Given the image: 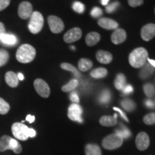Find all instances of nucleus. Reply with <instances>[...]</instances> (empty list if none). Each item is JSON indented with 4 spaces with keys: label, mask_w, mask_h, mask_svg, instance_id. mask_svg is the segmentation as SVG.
<instances>
[{
    "label": "nucleus",
    "mask_w": 155,
    "mask_h": 155,
    "mask_svg": "<svg viewBox=\"0 0 155 155\" xmlns=\"http://www.w3.org/2000/svg\"><path fill=\"white\" fill-rule=\"evenodd\" d=\"M147 61H148V63H150L152 67L155 68V61H154V60H152V59H150V58H148V59H147Z\"/></svg>",
    "instance_id": "nucleus-47"
},
{
    "label": "nucleus",
    "mask_w": 155,
    "mask_h": 155,
    "mask_svg": "<svg viewBox=\"0 0 155 155\" xmlns=\"http://www.w3.org/2000/svg\"><path fill=\"white\" fill-rule=\"evenodd\" d=\"M82 113L83 109L78 104H72L68 108V116L69 119L73 121L83 123Z\"/></svg>",
    "instance_id": "nucleus-7"
},
{
    "label": "nucleus",
    "mask_w": 155,
    "mask_h": 155,
    "mask_svg": "<svg viewBox=\"0 0 155 155\" xmlns=\"http://www.w3.org/2000/svg\"><path fill=\"white\" fill-rule=\"evenodd\" d=\"M101 40L100 35L96 32H91L86 37V42L88 46H94L96 45Z\"/></svg>",
    "instance_id": "nucleus-19"
},
{
    "label": "nucleus",
    "mask_w": 155,
    "mask_h": 155,
    "mask_svg": "<svg viewBox=\"0 0 155 155\" xmlns=\"http://www.w3.org/2000/svg\"><path fill=\"white\" fill-rule=\"evenodd\" d=\"M111 98V92L108 90H107V89H106V90L103 91L101 93L98 100H99V102L101 104H107V103L110 101Z\"/></svg>",
    "instance_id": "nucleus-29"
},
{
    "label": "nucleus",
    "mask_w": 155,
    "mask_h": 155,
    "mask_svg": "<svg viewBox=\"0 0 155 155\" xmlns=\"http://www.w3.org/2000/svg\"><path fill=\"white\" fill-rule=\"evenodd\" d=\"M10 109V106L2 98H0V114L5 115L7 114Z\"/></svg>",
    "instance_id": "nucleus-31"
},
{
    "label": "nucleus",
    "mask_w": 155,
    "mask_h": 155,
    "mask_svg": "<svg viewBox=\"0 0 155 155\" xmlns=\"http://www.w3.org/2000/svg\"><path fill=\"white\" fill-rule=\"evenodd\" d=\"M108 74V71L104 68H98L91 72V76L94 78H103Z\"/></svg>",
    "instance_id": "nucleus-24"
},
{
    "label": "nucleus",
    "mask_w": 155,
    "mask_h": 155,
    "mask_svg": "<svg viewBox=\"0 0 155 155\" xmlns=\"http://www.w3.org/2000/svg\"><path fill=\"white\" fill-rule=\"evenodd\" d=\"M0 41L7 45H15L17 42V39L14 35L2 34L0 35Z\"/></svg>",
    "instance_id": "nucleus-18"
},
{
    "label": "nucleus",
    "mask_w": 155,
    "mask_h": 155,
    "mask_svg": "<svg viewBox=\"0 0 155 155\" xmlns=\"http://www.w3.org/2000/svg\"><path fill=\"white\" fill-rule=\"evenodd\" d=\"M78 86V81L77 79H73L69 83L62 87V91L63 92H70L74 90Z\"/></svg>",
    "instance_id": "nucleus-28"
},
{
    "label": "nucleus",
    "mask_w": 155,
    "mask_h": 155,
    "mask_svg": "<svg viewBox=\"0 0 155 155\" xmlns=\"http://www.w3.org/2000/svg\"><path fill=\"white\" fill-rule=\"evenodd\" d=\"M86 155H101L100 147L97 144H89L85 147Z\"/></svg>",
    "instance_id": "nucleus-21"
},
{
    "label": "nucleus",
    "mask_w": 155,
    "mask_h": 155,
    "mask_svg": "<svg viewBox=\"0 0 155 155\" xmlns=\"http://www.w3.org/2000/svg\"><path fill=\"white\" fill-rule=\"evenodd\" d=\"M35 119V117L34 116L28 115V116H27V117H26V121H29V123H30V124L33 123Z\"/></svg>",
    "instance_id": "nucleus-44"
},
{
    "label": "nucleus",
    "mask_w": 155,
    "mask_h": 155,
    "mask_svg": "<svg viewBox=\"0 0 155 155\" xmlns=\"http://www.w3.org/2000/svg\"><path fill=\"white\" fill-rule=\"evenodd\" d=\"M9 150L18 154L22 152V148L16 139H12L9 136L4 135L0 138V152H5Z\"/></svg>",
    "instance_id": "nucleus-3"
},
{
    "label": "nucleus",
    "mask_w": 155,
    "mask_h": 155,
    "mask_svg": "<svg viewBox=\"0 0 155 155\" xmlns=\"http://www.w3.org/2000/svg\"><path fill=\"white\" fill-rule=\"evenodd\" d=\"M119 5V2H113V3L109 4V5H108L107 6H106V12L107 13L114 12L118 8Z\"/></svg>",
    "instance_id": "nucleus-36"
},
{
    "label": "nucleus",
    "mask_w": 155,
    "mask_h": 155,
    "mask_svg": "<svg viewBox=\"0 0 155 155\" xmlns=\"http://www.w3.org/2000/svg\"><path fill=\"white\" fill-rule=\"evenodd\" d=\"M32 5L29 2H22L20 3L18 9V15L19 17L22 19L30 18L33 12Z\"/></svg>",
    "instance_id": "nucleus-11"
},
{
    "label": "nucleus",
    "mask_w": 155,
    "mask_h": 155,
    "mask_svg": "<svg viewBox=\"0 0 155 155\" xmlns=\"http://www.w3.org/2000/svg\"><path fill=\"white\" fill-rule=\"evenodd\" d=\"M30 129L22 123H15L12 126V132L15 138L21 141L27 140L30 135H29Z\"/></svg>",
    "instance_id": "nucleus-6"
},
{
    "label": "nucleus",
    "mask_w": 155,
    "mask_h": 155,
    "mask_svg": "<svg viewBox=\"0 0 155 155\" xmlns=\"http://www.w3.org/2000/svg\"><path fill=\"white\" fill-rule=\"evenodd\" d=\"M128 3L129 5L132 7H137L139 6L143 5L144 1L143 0H128Z\"/></svg>",
    "instance_id": "nucleus-38"
},
{
    "label": "nucleus",
    "mask_w": 155,
    "mask_h": 155,
    "mask_svg": "<svg viewBox=\"0 0 155 155\" xmlns=\"http://www.w3.org/2000/svg\"><path fill=\"white\" fill-rule=\"evenodd\" d=\"M108 1H109V0H101V4L104 6L107 5Z\"/></svg>",
    "instance_id": "nucleus-49"
},
{
    "label": "nucleus",
    "mask_w": 155,
    "mask_h": 155,
    "mask_svg": "<svg viewBox=\"0 0 155 155\" xmlns=\"http://www.w3.org/2000/svg\"><path fill=\"white\" fill-rule=\"evenodd\" d=\"M140 73H139V76H140L141 78L142 79H146L147 78L151 76L154 73V67H152V65H150V63H145L144 66L141 67Z\"/></svg>",
    "instance_id": "nucleus-20"
},
{
    "label": "nucleus",
    "mask_w": 155,
    "mask_h": 155,
    "mask_svg": "<svg viewBox=\"0 0 155 155\" xmlns=\"http://www.w3.org/2000/svg\"><path fill=\"white\" fill-rule=\"evenodd\" d=\"M111 42L115 45L121 44L127 39V32L121 28L116 29L111 37Z\"/></svg>",
    "instance_id": "nucleus-14"
},
{
    "label": "nucleus",
    "mask_w": 155,
    "mask_h": 155,
    "mask_svg": "<svg viewBox=\"0 0 155 155\" xmlns=\"http://www.w3.org/2000/svg\"><path fill=\"white\" fill-rule=\"evenodd\" d=\"M72 7L73 10L76 12L77 13H79V14H82L85 10L84 5H83V3L80 2H75L73 4Z\"/></svg>",
    "instance_id": "nucleus-35"
},
{
    "label": "nucleus",
    "mask_w": 155,
    "mask_h": 155,
    "mask_svg": "<svg viewBox=\"0 0 155 155\" xmlns=\"http://www.w3.org/2000/svg\"><path fill=\"white\" fill-rule=\"evenodd\" d=\"M99 122L104 127H114L117 123V120L113 116H104L101 118Z\"/></svg>",
    "instance_id": "nucleus-22"
},
{
    "label": "nucleus",
    "mask_w": 155,
    "mask_h": 155,
    "mask_svg": "<svg viewBox=\"0 0 155 155\" xmlns=\"http://www.w3.org/2000/svg\"><path fill=\"white\" fill-rule=\"evenodd\" d=\"M48 22L50 30L53 33H61L64 30V23L60 17L54 16V15H50L48 17Z\"/></svg>",
    "instance_id": "nucleus-8"
},
{
    "label": "nucleus",
    "mask_w": 155,
    "mask_h": 155,
    "mask_svg": "<svg viewBox=\"0 0 155 155\" xmlns=\"http://www.w3.org/2000/svg\"><path fill=\"white\" fill-rule=\"evenodd\" d=\"M5 33H6L5 25H4L2 22H0V35L2 34H5Z\"/></svg>",
    "instance_id": "nucleus-45"
},
{
    "label": "nucleus",
    "mask_w": 155,
    "mask_h": 155,
    "mask_svg": "<svg viewBox=\"0 0 155 155\" xmlns=\"http://www.w3.org/2000/svg\"><path fill=\"white\" fill-rule=\"evenodd\" d=\"M98 25L101 28L106 29V30H116L119 26L118 23L114 19L105 18V17L99 19V20L98 21Z\"/></svg>",
    "instance_id": "nucleus-15"
},
{
    "label": "nucleus",
    "mask_w": 155,
    "mask_h": 155,
    "mask_svg": "<svg viewBox=\"0 0 155 155\" xmlns=\"http://www.w3.org/2000/svg\"><path fill=\"white\" fill-rule=\"evenodd\" d=\"M141 37L144 41H150L155 37V24L144 25L141 30Z\"/></svg>",
    "instance_id": "nucleus-13"
},
{
    "label": "nucleus",
    "mask_w": 155,
    "mask_h": 155,
    "mask_svg": "<svg viewBox=\"0 0 155 155\" xmlns=\"http://www.w3.org/2000/svg\"><path fill=\"white\" fill-rule=\"evenodd\" d=\"M150 137L145 132H140L138 134L136 138V145L137 149L140 151L146 150L150 146Z\"/></svg>",
    "instance_id": "nucleus-12"
},
{
    "label": "nucleus",
    "mask_w": 155,
    "mask_h": 155,
    "mask_svg": "<svg viewBox=\"0 0 155 155\" xmlns=\"http://www.w3.org/2000/svg\"><path fill=\"white\" fill-rule=\"evenodd\" d=\"M93 67V63L91 60L82 58L78 62V68L82 72H86Z\"/></svg>",
    "instance_id": "nucleus-23"
},
{
    "label": "nucleus",
    "mask_w": 155,
    "mask_h": 155,
    "mask_svg": "<svg viewBox=\"0 0 155 155\" xmlns=\"http://www.w3.org/2000/svg\"><path fill=\"white\" fill-rule=\"evenodd\" d=\"M6 83L12 88H15L18 86L19 79L16 73L12 71H8L5 75Z\"/></svg>",
    "instance_id": "nucleus-17"
},
{
    "label": "nucleus",
    "mask_w": 155,
    "mask_h": 155,
    "mask_svg": "<svg viewBox=\"0 0 155 155\" xmlns=\"http://www.w3.org/2000/svg\"><path fill=\"white\" fill-rule=\"evenodd\" d=\"M36 50L29 44H23L17 50L16 58L17 61L22 63H28L35 59Z\"/></svg>",
    "instance_id": "nucleus-2"
},
{
    "label": "nucleus",
    "mask_w": 155,
    "mask_h": 155,
    "mask_svg": "<svg viewBox=\"0 0 155 155\" xmlns=\"http://www.w3.org/2000/svg\"><path fill=\"white\" fill-rule=\"evenodd\" d=\"M126 85V77L125 75L122 73H119L117 75L116 78L115 82H114V86L115 88L119 91H122L124 87Z\"/></svg>",
    "instance_id": "nucleus-25"
},
{
    "label": "nucleus",
    "mask_w": 155,
    "mask_h": 155,
    "mask_svg": "<svg viewBox=\"0 0 155 155\" xmlns=\"http://www.w3.org/2000/svg\"><path fill=\"white\" fill-rule=\"evenodd\" d=\"M61 67L62 69L72 72L73 73V75H74V76L76 78H79L81 77V73H79L78 70L75 66H73V65H71V64L63 63L61 65Z\"/></svg>",
    "instance_id": "nucleus-26"
},
{
    "label": "nucleus",
    "mask_w": 155,
    "mask_h": 155,
    "mask_svg": "<svg viewBox=\"0 0 155 155\" xmlns=\"http://www.w3.org/2000/svg\"><path fill=\"white\" fill-rule=\"evenodd\" d=\"M144 124L147 125H153L155 124V113L147 114L143 119Z\"/></svg>",
    "instance_id": "nucleus-34"
},
{
    "label": "nucleus",
    "mask_w": 155,
    "mask_h": 155,
    "mask_svg": "<svg viewBox=\"0 0 155 155\" xmlns=\"http://www.w3.org/2000/svg\"><path fill=\"white\" fill-rule=\"evenodd\" d=\"M82 37V31L80 28H74L71 29L64 35L63 40L67 43H72L80 40Z\"/></svg>",
    "instance_id": "nucleus-10"
},
{
    "label": "nucleus",
    "mask_w": 155,
    "mask_h": 155,
    "mask_svg": "<svg viewBox=\"0 0 155 155\" xmlns=\"http://www.w3.org/2000/svg\"><path fill=\"white\" fill-rule=\"evenodd\" d=\"M116 133L121 136L123 139H128L130 137L131 132L127 127H125L124 126H121L120 129L116 130Z\"/></svg>",
    "instance_id": "nucleus-30"
},
{
    "label": "nucleus",
    "mask_w": 155,
    "mask_h": 155,
    "mask_svg": "<svg viewBox=\"0 0 155 155\" xmlns=\"http://www.w3.org/2000/svg\"><path fill=\"white\" fill-rule=\"evenodd\" d=\"M124 139L118 134L114 133L105 137L102 141V146L108 150H113L120 147L123 144Z\"/></svg>",
    "instance_id": "nucleus-5"
},
{
    "label": "nucleus",
    "mask_w": 155,
    "mask_h": 155,
    "mask_svg": "<svg viewBox=\"0 0 155 155\" xmlns=\"http://www.w3.org/2000/svg\"><path fill=\"white\" fill-rule=\"evenodd\" d=\"M122 91H123L124 94H130L134 91V88L130 84L125 85V86L124 87L123 89H122Z\"/></svg>",
    "instance_id": "nucleus-39"
},
{
    "label": "nucleus",
    "mask_w": 155,
    "mask_h": 155,
    "mask_svg": "<svg viewBox=\"0 0 155 155\" xmlns=\"http://www.w3.org/2000/svg\"><path fill=\"white\" fill-rule=\"evenodd\" d=\"M114 118H115V119H116V118H117V114H114Z\"/></svg>",
    "instance_id": "nucleus-50"
},
{
    "label": "nucleus",
    "mask_w": 155,
    "mask_h": 155,
    "mask_svg": "<svg viewBox=\"0 0 155 155\" xmlns=\"http://www.w3.org/2000/svg\"><path fill=\"white\" fill-rule=\"evenodd\" d=\"M70 99L71 100V101H73L74 104H78L79 101H80V99H79V97L78 96L77 93L75 92H72L70 95Z\"/></svg>",
    "instance_id": "nucleus-40"
},
{
    "label": "nucleus",
    "mask_w": 155,
    "mask_h": 155,
    "mask_svg": "<svg viewBox=\"0 0 155 155\" xmlns=\"http://www.w3.org/2000/svg\"><path fill=\"white\" fill-rule=\"evenodd\" d=\"M9 58V53L7 50L0 49V67L5 65L7 63Z\"/></svg>",
    "instance_id": "nucleus-33"
},
{
    "label": "nucleus",
    "mask_w": 155,
    "mask_h": 155,
    "mask_svg": "<svg viewBox=\"0 0 155 155\" xmlns=\"http://www.w3.org/2000/svg\"><path fill=\"white\" fill-rule=\"evenodd\" d=\"M17 77H18V79L19 81H23L25 78L24 75H23V74H22V73H20L17 74Z\"/></svg>",
    "instance_id": "nucleus-48"
},
{
    "label": "nucleus",
    "mask_w": 155,
    "mask_h": 155,
    "mask_svg": "<svg viewBox=\"0 0 155 155\" xmlns=\"http://www.w3.org/2000/svg\"><path fill=\"white\" fill-rule=\"evenodd\" d=\"M30 22L28 29L32 34H38L42 30L44 25V18L42 14L39 12H33L30 17Z\"/></svg>",
    "instance_id": "nucleus-4"
},
{
    "label": "nucleus",
    "mask_w": 155,
    "mask_h": 155,
    "mask_svg": "<svg viewBox=\"0 0 155 155\" xmlns=\"http://www.w3.org/2000/svg\"><path fill=\"white\" fill-rule=\"evenodd\" d=\"M96 59L99 63L102 64H108L112 61L113 56L109 52L104 50H98L96 53Z\"/></svg>",
    "instance_id": "nucleus-16"
},
{
    "label": "nucleus",
    "mask_w": 155,
    "mask_h": 155,
    "mask_svg": "<svg viewBox=\"0 0 155 155\" xmlns=\"http://www.w3.org/2000/svg\"><path fill=\"white\" fill-rule=\"evenodd\" d=\"M145 105H146L148 108H154V104L153 103L152 101L151 100H147L146 101H145Z\"/></svg>",
    "instance_id": "nucleus-43"
},
{
    "label": "nucleus",
    "mask_w": 155,
    "mask_h": 155,
    "mask_svg": "<svg viewBox=\"0 0 155 155\" xmlns=\"http://www.w3.org/2000/svg\"><path fill=\"white\" fill-rule=\"evenodd\" d=\"M148 59V52L144 48H136L129 56L130 65L135 68H139L144 66Z\"/></svg>",
    "instance_id": "nucleus-1"
},
{
    "label": "nucleus",
    "mask_w": 155,
    "mask_h": 155,
    "mask_svg": "<svg viewBox=\"0 0 155 155\" xmlns=\"http://www.w3.org/2000/svg\"><path fill=\"white\" fill-rule=\"evenodd\" d=\"M121 105L127 111H133L136 108L135 103L132 100L129 99V98L122 101L121 102Z\"/></svg>",
    "instance_id": "nucleus-27"
},
{
    "label": "nucleus",
    "mask_w": 155,
    "mask_h": 155,
    "mask_svg": "<svg viewBox=\"0 0 155 155\" xmlns=\"http://www.w3.org/2000/svg\"><path fill=\"white\" fill-rule=\"evenodd\" d=\"M144 91L146 96L149 98H151L155 94L154 86L151 83H147L144 86Z\"/></svg>",
    "instance_id": "nucleus-32"
},
{
    "label": "nucleus",
    "mask_w": 155,
    "mask_h": 155,
    "mask_svg": "<svg viewBox=\"0 0 155 155\" xmlns=\"http://www.w3.org/2000/svg\"><path fill=\"white\" fill-rule=\"evenodd\" d=\"M114 111L119 112V113L120 114V115H121V116L122 117V119H124L126 121H128L129 122V119L127 117V116H126V114L124 113V111H122L121 109H120V108H117V107H114Z\"/></svg>",
    "instance_id": "nucleus-42"
},
{
    "label": "nucleus",
    "mask_w": 155,
    "mask_h": 155,
    "mask_svg": "<svg viewBox=\"0 0 155 155\" xmlns=\"http://www.w3.org/2000/svg\"><path fill=\"white\" fill-rule=\"evenodd\" d=\"M103 14L102 9L99 8V7H94V9L91 10V15L94 18H97V17H99L101 16Z\"/></svg>",
    "instance_id": "nucleus-37"
},
{
    "label": "nucleus",
    "mask_w": 155,
    "mask_h": 155,
    "mask_svg": "<svg viewBox=\"0 0 155 155\" xmlns=\"http://www.w3.org/2000/svg\"><path fill=\"white\" fill-rule=\"evenodd\" d=\"M10 0H0V11H2L8 7Z\"/></svg>",
    "instance_id": "nucleus-41"
},
{
    "label": "nucleus",
    "mask_w": 155,
    "mask_h": 155,
    "mask_svg": "<svg viewBox=\"0 0 155 155\" xmlns=\"http://www.w3.org/2000/svg\"><path fill=\"white\" fill-rule=\"evenodd\" d=\"M34 87L36 91L42 98H48L50 94V89L48 84L44 80L38 78L35 81Z\"/></svg>",
    "instance_id": "nucleus-9"
},
{
    "label": "nucleus",
    "mask_w": 155,
    "mask_h": 155,
    "mask_svg": "<svg viewBox=\"0 0 155 155\" xmlns=\"http://www.w3.org/2000/svg\"><path fill=\"white\" fill-rule=\"evenodd\" d=\"M29 135H30V137H35L36 131L33 129H30V130H29Z\"/></svg>",
    "instance_id": "nucleus-46"
}]
</instances>
